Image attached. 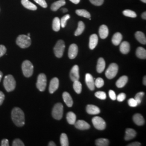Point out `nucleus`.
I'll return each instance as SVG.
<instances>
[{
	"instance_id": "57",
	"label": "nucleus",
	"mask_w": 146,
	"mask_h": 146,
	"mask_svg": "<svg viewBox=\"0 0 146 146\" xmlns=\"http://www.w3.org/2000/svg\"><path fill=\"white\" fill-rule=\"evenodd\" d=\"M141 1L142 2H143V3H146V0H141Z\"/></svg>"
},
{
	"instance_id": "33",
	"label": "nucleus",
	"mask_w": 146,
	"mask_h": 146,
	"mask_svg": "<svg viewBox=\"0 0 146 146\" xmlns=\"http://www.w3.org/2000/svg\"><path fill=\"white\" fill-rule=\"evenodd\" d=\"M73 88L77 94H80L82 92V84L78 80L74 81Z\"/></svg>"
},
{
	"instance_id": "40",
	"label": "nucleus",
	"mask_w": 146,
	"mask_h": 146,
	"mask_svg": "<svg viewBox=\"0 0 146 146\" xmlns=\"http://www.w3.org/2000/svg\"><path fill=\"white\" fill-rule=\"evenodd\" d=\"M95 95L98 99L102 100L106 99V98H107V95H106V93L104 92H102V91H99V92H98L95 93Z\"/></svg>"
},
{
	"instance_id": "39",
	"label": "nucleus",
	"mask_w": 146,
	"mask_h": 146,
	"mask_svg": "<svg viewBox=\"0 0 146 146\" xmlns=\"http://www.w3.org/2000/svg\"><path fill=\"white\" fill-rule=\"evenodd\" d=\"M104 80L101 78H96L95 81V86L98 88H100L104 86Z\"/></svg>"
},
{
	"instance_id": "29",
	"label": "nucleus",
	"mask_w": 146,
	"mask_h": 146,
	"mask_svg": "<svg viewBox=\"0 0 146 146\" xmlns=\"http://www.w3.org/2000/svg\"><path fill=\"white\" fill-rule=\"evenodd\" d=\"M67 120L68 121V123L70 125H74L75 122H76V115L72 112V111H69L68 112L67 114Z\"/></svg>"
},
{
	"instance_id": "4",
	"label": "nucleus",
	"mask_w": 146,
	"mask_h": 146,
	"mask_svg": "<svg viewBox=\"0 0 146 146\" xmlns=\"http://www.w3.org/2000/svg\"><path fill=\"white\" fill-rule=\"evenodd\" d=\"M31 43L30 37L26 35H20L16 39V44L21 48H26L29 47Z\"/></svg>"
},
{
	"instance_id": "58",
	"label": "nucleus",
	"mask_w": 146,
	"mask_h": 146,
	"mask_svg": "<svg viewBox=\"0 0 146 146\" xmlns=\"http://www.w3.org/2000/svg\"><path fill=\"white\" fill-rule=\"evenodd\" d=\"M27 36L29 37L31 36V34H30V33H28V35H27Z\"/></svg>"
},
{
	"instance_id": "14",
	"label": "nucleus",
	"mask_w": 146,
	"mask_h": 146,
	"mask_svg": "<svg viewBox=\"0 0 146 146\" xmlns=\"http://www.w3.org/2000/svg\"><path fill=\"white\" fill-rule=\"evenodd\" d=\"M59 86V80L57 78H54L50 81L49 91L50 94L54 93L58 88Z\"/></svg>"
},
{
	"instance_id": "26",
	"label": "nucleus",
	"mask_w": 146,
	"mask_h": 146,
	"mask_svg": "<svg viewBox=\"0 0 146 146\" xmlns=\"http://www.w3.org/2000/svg\"><path fill=\"white\" fill-rule=\"evenodd\" d=\"M136 40L142 44H146V38L145 35L141 31H137L135 34Z\"/></svg>"
},
{
	"instance_id": "23",
	"label": "nucleus",
	"mask_w": 146,
	"mask_h": 146,
	"mask_svg": "<svg viewBox=\"0 0 146 146\" xmlns=\"http://www.w3.org/2000/svg\"><path fill=\"white\" fill-rule=\"evenodd\" d=\"M106 67V62L104 59L102 58H99L97 67H96V70L99 73H102Z\"/></svg>"
},
{
	"instance_id": "21",
	"label": "nucleus",
	"mask_w": 146,
	"mask_h": 146,
	"mask_svg": "<svg viewBox=\"0 0 146 146\" xmlns=\"http://www.w3.org/2000/svg\"><path fill=\"white\" fill-rule=\"evenodd\" d=\"M133 121L136 125H142L145 124V120L140 114H135L133 116Z\"/></svg>"
},
{
	"instance_id": "3",
	"label": "nucleus",
	"mask_w": 146,
	"mask_h": 146,
	"mask_svg": "<svg viewBox=\"0 0 146 146\" xmlns=\"http://www.w3.org/2000/svg\"><path fill=\"white\" fill-rule=\"evenodd\" d=\"M22 70L24 76L26 78H29L32 76L34 72V66L30 61L25 60L22 63Z\"/></svg>"
},
{
	"instance_id": "41",
	"label": "nucleus",
	"mask_w": 146,
	"mask_h": 146,
	"mask_svg": "<svg viewBox=\"0 0 146 146\" xmlns=\"http://www.w3.org/2000/svg\"><path fill=\"white\" fill-rule=\"evenodd\" d=\"M13 146H24L25 144L23 143V142L21 141L20 139H16L13 142Z\"/></svg>"
},
{
	"instance_id": "13",
	"label": "nucleus",
	"mask_w": 146,
	"mask_h": 146,
	"mask_svg": "<svg viewBox=\"0 0 146 146\" xmlns=\"http://www.w3.org/2000/svg\"><path fill=\"white\" fill-rule=\"evenodd\" d=\"M75 127L80 130H87L90 127V125L84 120H78L75 122Z\"/></svg>"
},
{
	"instance_id": "20",
	"label": "nucleus",
	"mask_w": 146,
	"mask_h": 146,
	"mask_svg": "<svg viewBox=\"0 0 146 146\" xmlns=\"http://www.w3.org/2000/svg\"><path fill=\"white\" fill-rule=\"evenodd\" d=\"M120 50L123 54H127L130 51V44L127 41H123L121 43Z\"/></svg>"
},
{
	"instance_id": "2",
	"label": "nucleus",
	"mask_w": 146,
	"mask_h": 146,
	"mask_svg": "<svg viewBox=\"0 0 146 146\" xmlns=\"http://www.w3.org/2000/svg\"><path fill=\"white\" fill-rule=\"evenodd\" d=\"M3 86L7 92L13 91L16 87V81L14 78L10 74L6 75L3 80Z\"/></svg>"
},
{
	"instance_id": "9",
	"label": "nucleus",
	"mask_w": 146,
	"mask_h": 146,
	"mask_svg": "<svg viewBox=\"0 0 146 146\" xmlns=\"http://www.w3.org/2000/svg\"><path fill=\"white\" fill-rule=\"evenodd\" d=\"M92 123L94 127L99 131H103L106 128V123L104 120L99 116L94 117L92 119Z\"/></svg>"
},
{
	"instance_id": "30",
	"label": "nucleus",
	"mask_w": 146,
	"mask_h": 146,
	"mask_svg": "<svg viewBox=\"0 0 146 146\" xmlns=\"http://www.w3.org/2000/svg\"><path fill=\"white\" fill-rule=\"evenodd\" d=\"M61 28V23L60 19L56 17L52 21V29L55 31H58Z\"/></svg>"
},
{
	"instance_id": "50",
	"label": "nucleus",
	"mask_w": 146,
	"mask_h": 146,
	"mask_svg": "<svg viewBox=\"0 0 146 146\" xmlns=\"http://www.w3.org/2000/svg\"><path fill=\"white\" fill-rule=\"evenodd\" d=\"M141 145V143L140 142H132L130 144L128 145V146H140Z\"/></svg>"
},
{
	"instance_id": "43",
	"label": "nucleus",
	"mask_w": 146,
	"mask_h": 146,
	"mask_svg": "<svg viewBox=\"0 0 146 146\" xmlns=\"http://www.w3.org/2000/svg\"><path fill=\"white\" fill-rule=\"evenodd\" d=\"M89 1L93 5L96 6H100L102 5L104 2V0H89Z\"/></svg>"
},
{
	"instance_id": "7",
	"label": "nucleus",
	"mask_w": 146,
	"mask_h": 146,
	"mask_svg": "<svg viewBox=\"0 0 146 146\" xmlns=\"http://www.w3.org/2000/svg\"><path fill=\"white\" fill-rule=\"evenodd\" d=\"M119 67L117 64L113 63L110 64L107 69L105 75L108 79H112L115 78L118 72Z\"/></svg>"
},
{
	"instance_id": "37",
	"label": "nucleus",
	"mask_w": 146,
	"mask_h": 146,
	"mask_svg": "<svg viewBox=\"0 0 146 146\" xmlns=\"http://www.w3.org/2000/svg\"><path fill=\"white\" fill-rule=\"evenodd\" d=\"M144 95H145V93H144V92H139V93L136 94L134 99L137 102L138 105L141 104V101L142 100V99H143Z\"/></svg>"
},
{
	"instance_id": "46",
	"label": "nucleus",
	"mask_w": 146,
	"mask_h": 146,
	"mask_svg": "<svg viewBox=\"0 0 146 146\" xmlns=\"http://www.w3.org/2000/svg\"><path fill=\"white\" fill-rule=\"evenodd\" d=\"M7 49L5 46L0 45V58L3 56L6 52Z\"/></svg>"
},
{
	"instance_id": "55",
	"label": "nucleus",
	"mask_w": 146,
	"mask_h": 146,
	"mask_svg": "<svg viewBox=\"0 0 146 146\" xmlns=\"http://www.w3.org/2000/svg\"><path fill=\"white\" fill-rule=\"evenodd\" d=\"M2 76H3V73H2V72L0 71V82L1 81V79L2 78Z\"/></svg>"
},
{
	"instance_id": "22",
	"label": "nucleus",
	"mask_w": 146,
	"mask_h": 146,
	"mask_svg": "<svg viewBox=\"0 0 146 146\" xmlns=\"http://www.w3.org/2000/svg\"><path fill=\"white\" fill-rule=\"evenodd\" d=\"M21 3L26 8L31 10V11H36L37 10V7L30 2L29 0H21Z\"/></svg>"
},
{
	"instance_id": "51",
	"label": "nucleus",
	"mask_w": 146,
	"mask_h": 146,
	"mask_svg": "<svg viewBox=\"0 0 146 146\" xmlns=\"http://www.w3.org/2000/svg\"><path fill=\"white\" fill-rule=\"evenodd\" d=\"M70 1H71L72 2H73L74 4H78L79 2H80V0H69Z\"/></svg>"
},
{
	"instance_id": "10",
	"label": "nucleus",
	"mask_w": 146,
	"mask_h": 146,
	"mask_svg": "<svg viewBox=\"0 0 146 146\" xmlns=\"http://www.w3.org/2000/svg\"><path fill=\"white\" fill-rule=\"evenodd\" d=\"M78 54V47L76 44H72L69 48L68 57L70 59H74Z\"/></svg>"
},
{
	"instance_id": "44",
	"label": "nucleus",
	"mask_w": 146,
	"mask_h": 146,
	"mask_svg": "<svg viewBox=\"0 0 146 146\" xmlns=\"http://www.w3.org/2000/svg\"><path fill=\"white\" fill-rule=\"evenodd\" d=\"M128 104L129 106L132 107H135L138 105L137 102L135 100L133 99V98H131L130 99L128 100Z\"/></svg>"
},
{
	"instance_id": "35",
	"label": "nucleus",
	"mask_w": 146,
	"mask_h": 146,
	"mask_svg": "<svg viewBox=\"0 0 146 146\" xmlns=\"http://www.w3.org/2000/svg\"><path fill=\"white\" fill-rule=\"evenodd\" d=\"M60 142H61V145L62 146H69L68 137L65 133L61 134L60 136Z\"/></svg>"
},
{
	"instance_id": "31",
	"label": "nucleus",
	"mask_w": 146,
	"mask_h": 146,
	"mask_svg": "<svg viewBox=\"0 0 146 146\" xmlns=\"http://www.w3.org/2000/svg\"><path fill=\"white\" fill-rule=\"evenodd\" d=\"M84 28L85 26L84 24V22L82 21H79L78 23V27L77 29L76 30V31L75 32V36H79L81 34H82V33L84 32Z\"/></svg>"
},
{
	"instance_id": "32",
	"label": "nucleus",
	"mask_w": 146,
	"mask_h": 146,
	"mask_svg": "<svg viewBox=\"0 0 146 146\" xmlns=\"http://www.w3.org/2000/svg\"><path fill=\"white\" fill-rule=\"evenodd\" d=\"M95 145L98 146H108L110 145V141L107 139L100 138L96 140Z\"/></svg>"
},
{
	"instance_id": "36",
	"label": "nucleus",
	"mask_w": 146,
	"mask_h": 146,
	"mask_svg": "<svg viewBox=\"0 0 146 146\" xmlns=\"http://www.w3.org/2000/svg\"><path fill=\"white\" fill-rule=\"evenodd\" d=\"M123 14L125 16L127 17H129L131 18H135L136 17V14L135 12H134V11L129 10V9H126L125 11H123Z\"/></svg>"
},
{
	"instance_id": "11",
	"label": "nucleus",
	"mask_w": 146,
	"mask_h": 146,
	"mask_svg": "<svg viewBox=\"0 0 146 146\" xmlns=\"http://www.w3.org/2000/svg\"><path fill=\"white\" fill-rule=\"evenodd\" d=\"M70 77L72 81H78L80 78L79 75V67L78 65H75L72 68L70 73Z\"/></svg>"
},
{
	"instance_id": "42",
	"label": "nucleus",
	"mask_w": 146,
	"mask_h": 146,
	"mask_svg": "<svg viewBox=\"0 0 146 146\" xmlns=\"http://www.w3.org/2000/svg\"><path fill=\"white\" fill-rule=\"evenodd\" d=\"M34 1L37 3V4H38L39 5H41L43 8H47V3L46 2L45 0H34Z\"/></svg>"
},
{
	"instance_id": "1",
	"label": "nucleus",
	"mask_w": 146,
	"mask_h": 146,
	"mask_svg": "<svg viewBox=\"0 0 146 146\" xmlns=\"http://www.w3.org/2000/svg\"><path fill=\"white\" fill-rule=\"evenodd\" d=\"M11 119L17 127H23L25 124V116L24 112L19 107H15L12 110Z\"/></svg>"
},
{
	"instance_id": "28",
	"label": "nucleus",
	"mask_w": 146,
	"mask_h": 146,
	"mask_svg": "<svg viewBox=\"0 0 146 146\" xmlns=\"http://www.w3.org/2000/svg\"><path fill=\"white\" fill-rule=\"evenodd\" d=\"M65 5H66L65 0H59L52 3L51 6V9L54 11H57L60 7H62Z\"/></svg>"
},
{
	"instance_id": "6",
	"label": "nucleus",
	"mask_w": 146,
	"mask_h": 146,
	"mask_svg": "<svg viewBox=\"0 0 146 146\" xmlns=\"http://www.w3.org/2000/svg\"><path fill=\"white\" fill-rule=\"evenodd\" d=\"M47 86V77L44 74L38 75L37 80L36 87L40 92H43Z\"/></svg>"
},
{
	"instance_id": "49",
	"label": "nucleus",
	"mask_w": 146,
	"mask_h": 146,
	"mask_svg": "<svg viewBox=\"0 0 146 146\" xmlns=\"http://www.w3.org/2000/svg\"><path fill=\"white\" fill-rule=\"evenodd\" d=\"M5 94H3V93L2 92L0 91V106H1L4 100H5Z\"/></svg>"
},
{
	"instance_id": "53",
	"label": "nucleus",
	"mask_w": 146,
	"mask_h": 146,
	"mask_svg": "<svg viewBox=\"0 0 146 146\" xmlns=\"http://www.w3.org/2000/svg\"><path fill=\"white\" fill-rule=\"evenodd\" d=\"M142 19H144V20H146V12H144V13H142Z\"/></svg>"
},
{
	"instance_id": "15",
	"label": "nucleus",
	"mask_w": 146,
	"mask_h": 146,
	"mask_svg": "<svg viewBox=\"0 0 146 146\" xmlns=\"http://www.w3.org/2000/svg\"><path fill=\"white\" fill-rule=\"evenodd\" d=\"M86 111L88 114L90 115H97L100 113L99 108L93 104L87 105L86 107Z\"/></svg>"
},
{
	"instance_id": "54",
	"label": "nucleus",
	"mask_w": 146,
	"mask_h": 146,
	"mask_svg": "<svg viewBox=\"0 0 146 146\" xmlns=\"http://www.w3.org/2000/svg\"><path fill=\"white\" fill-rule=\"evenodd\" d=\"M143 84L145 85V86H146V76H144V78H143Z\"/></svg>"
},
{
	"instance_id": "12",
	"label": "nucleus",
	"mask_w": 146,
	"mask_h": 146,
	"mask_svg": "<svg viewBox=\"0 0 146 146\" xmlns=\"http://www.w3.org/2000/svg\"><path fill=\"white\" fill-rule=\"evenodd\" d=\"M92 75L89 73L86 74V78H85V80H86V83L87 84V86H88L89 89L90 90H94L95 89V81Z\"/></svg>"
},
{
	"instance_id": "27",
	"label": "nucleus",
	"mask_w": 146,
	"mask_h": 146,
	"mask_svg": "<svg viewBox=\"0 0 146 146\" xmlns=\"http://www.w3.org/2000/svg\"><path fill=\"white\" fill-rule=\"evenodd\" d=\"M136 56L141 59H146V50L143 47H138L136 51Z\"/></svg>"
},
{
	"instance_id": "47",
	"label": "nucleus",
	"mask_w": 146,
	"mask_h": 146,
	"mask_svg": "<svg viewBox=\"0 0 146 146\" xmlns=\"http://www.w3.org/2000/svg\"><path fill=\"white\" fill-rule=\"evenodd\" d=\"M109 96H110V98L112 100H116V95L115 94L114 91L112 90H110L109 91Z\"/></svg>"
},
{
	"instance_id": "25",
	"label": "nucleus",
	"mask_w": 146,
	"mask_h": 146,
	"mask_svg": "<svg viewBox=\"0 0 146 146\" xmlns=\"http://www.w3.org/2000/svg\"><path fill=\"white\" fill-rule=\"evenodd\" d=\"M122 40V35L120 33H116L112 38V43L115 46L119 45Z\"/></svg>"
},
{
	"instance_id": "16",
	"label": "nucleus",
	"mask_w": 146,
	"mask_h": 146,
	"mask_svg": "<svg viewBox=\"0 0 146 146\" xmlns=\"http://www.w3.org/2000/svg\"><path fill=\"white\" fill-rule=\"evenodd\" d=\"M63 99L64 103L69 107H72L73 104V101L70 95L67 92H64L62 94Z\"/></svg>"
},
{
	"instance_id": "52",
	"label": "nucleus",
	"mask_w": 146,
	"mask_h": 146,
	"mask_svg": "<svg viewBox=\"0 0 146 146\" xmlns=\"http://www.w3.org/2000/svg\"><path fill=\"white\" fill-rule=\"evenodd\" d=\"M48 146H56V144L53 141H50L48 143Z\"/></svg>"
},
{
	"instance_id": "56",
	"label": "nucleus",
	"mask_w": 146,
	"mask_h": 146,
	"mask_svg": "<svg viewBox=\"0 0 146 146\" xmlns=\"http://www.w3.org/2000/svg\"><path fill=\"white\" fill-rule=\"evenodd\" d=\"M68 11V10L66 9V8H63L62 9V11L63 13H66V12H67Z\"/></svg>"
},
{
	"instance_id": "19",
	"label": "nucleus",
	"mask_w": 146,
	"mask_h": 146,
	"mask_svg": "<svg viewBox=\"0 0 146 146\" xmlns=\"http://www.w3.org/2000/svg\"><path fill=\"white\" fill-rule=\"evenodd\" d=\"M99 35L100 37L102 39H105L108 36L109 34V30L107 26L106 25H102L99 28Z\"/></svg>"
},
{
	"instance_id": "38",
	"label": "nucleus",
	"mask_w": 146,
	"mask_h": 146,
	"mask_svg": "<svg viewBox=\"0 0 146 146\" xmlns=\"http://www.w3.org/2000/svg\"><path fill=\"white\" fill-rule=\"evenodd\" d=\"M70 18V16L69 14H67L66 15L63 16L61 19L60 20V23H61V27L62 28H64L66 25H67V21L68 19Z\"/></svg>"
},
{
	"instance_id": "45",
	"label": "nucleus",
	"mask_w": 146,
	"mask_h": 146,
	"mask_svg": "<svg viewBox=\"0 0 146 146\" xmlns=\"http://www.w3.org/2000/svg\"><path fill=\"white\" fill-rule=\"evenodd\" d=\"M126 98V95L125 93H120L118 95V96H116V99L119 102H122Z\"/></svg>"
},
{
	"instance_id": "34",
	"label": "nucleus",
	"mask_w": 146,
	"mask_h": 146,
	"mask_svg": "<svg viewBox=\"0 0 146 146\" xmlns=\"http://www.w3.org/2000/svg\"><path fill=\"white\" fill-rule=\"evenodd\" d=\"M76 13L78 15L82 16L85 18H90L91 15L88 11L84 9H78L76 11Z\"/></svg>"
},
{
	"instance_id": "18",
	"label": "nucleus",
	"mask_w": 146,
	"mask_h": 146,
	"mask_svg": "<svg viewBox=\"0 0 146 146\" xmlns=\"http://www.w3.org/2000/svg\"><path fill=\"white\" fill-rule=\"evenodd\" d=\"M136 135V131L131 128H127L125 130V140L128 141L134 139Z\"/></svg>"
},
{
	"instance_id": "48",
	"label": "nucleus",
	"mask_w": 146,
	"mask_h": 146,
	"mask_svg": "<svg viewBox=\"0 0 146 146\" xmlns=\"http://www.w3.org/2000/svg\"><path fill=\"white\" fill-rule=\"evenodd\" d=\"M1 146H9V143L8 139H4L1 141Z\"/></svg>"
},
{
	"instance_id": "17",
	"label": "nucleus",
	"mask_w": 146,
	"mask_h": 146,
	"mask_svg": "<svg viewBox=\"0 0 146 146\" xmlns=\"http://www.w3.org/2000/svg\"><path fill=\"white\" fill-rule=\"evenodd\" d=\"M98 43V36L96 34H93L89 38V48L91 50L94 49L95 47H96Z\"/></svg>"
},
{
	"instance_id": "8",
	"label": "nucleus",
	"mask_w": 146,
	"mask_h": 146,
	"mask_svg": "<svg viewBox=\"0 0 146 146\" xmlns=\"http://www.w3.org/2000/svg\"><path fill=\"white\" fill-rule=\"evenodd\" d=\"M65 49V43L63 40H58L54 48V52L55 56L58 58H61Z\"/></svg>"
},
{
	"instance_id": "5",
	"label": "nucleus",
	"mask_w": 146,
	"mask_h": 146,
	"mask_svg": "<svg viewBox=\"0 0 146 146\" xmlns=\"http://www.w3.org/2000/svg\"><path fill=\"white\" fill-rule=\"evenodd\" d=\"M63 114V106L61 103H58L54 106L52 110V116L56 120H61Z\"/></svg>"
},
{
	"instance_id": "24",
	"label": "nucleus",
	"mask_w": 146,
	"mask_h": 146,
	"mask_svg": "<svg viewBox=\"0 0 146 146\" xmlns=\"http://www.w3.org/2000/svg\"><path fill=\"white\" fill-rule=\"evenodd\" d=\"M128 82V77L127 76H122L117 80L116 82V86L118 88H123L125 86V84Z\"/></svg>"
}]
</instances>
